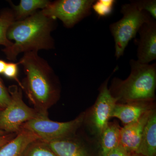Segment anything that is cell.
Listing matches in <instances>:
<instances>
[{
  "mask_svg": "<svg viewBox=\"0 0 156 156\" xmlns=\"http://www.w3.org/2000/svg\"><path fill=\"white\" fill-rule=\"evenodd\" d=\"M8 90L11 100L5 108L0 110V130L7 134H17L23 124L36 118L38 114L24 102L22 89L19 87L12 85Z\"/></svg>",
  "mask_w": 156,
  "mask_h": 156,
  "instance_id": "8992f818",
  "label": "cell"
},
{
  "mask_svg": "<svg viewBox=\"0 0 156 156\" xmlns=\"http://www.w3.org/2000/svg\"><path fill=\"white\" fill-rule=\"evenodd\" d=\"M40 139L33 132L22 129L16 136L0 148V156H23L27 146Z\"/></svg>",
  "mask_w": 156,
  "mask_h": 156,
  "instance_id": "4fadbf2b",
  "label": "cell"
},
{
  "mask_svg": "<svg viewBox=\"0 0 156 156\" xmlns=\"http://www.w3.org/2000/svg\"><path fill=\"white\" fill-rule=\"evenodd\" d=\"M95 0H57L51 2L43 14L56 20L58 19L66 28L73 27L91 13Z\"/></svg>",
  "mask_w": 156,
  "mask_h": 156,
  "instance_id": "52a82bcc",
  "label": "cell"
},
{
  "mask_svg": "<svg viewBox=\"0 0 156 156\" xmlns=\"http://www.w3.org/2000/svg\"><path fill=\"white\" fill-rule=\"evenodd\" d=\"M131 72L122 80L114 78L109 88L117 103L140 101H154L156 88V64H143L137 60L130 61Z\"/></svg>",
  "mask_w": 156,
  "mask_h": 156,
  "instance_id": "3957f363",
  "label": "cell"
},
{
  "mask_svg": "<svg viewBox=\"0 0 156 156\" xmlns=\"http://www.w3.org/2000/svg\"><path fill=\"white\" fill-rule=\"evenodd\" d=\"M86 112L81 113L74 119L67 122H55L48 116L38 114L36 118L23 125L21 129L33 132L40 139L48 142L76 135L84 123Z\"/></svg>",
  "mask_w": 156,
  "mask_h": 156,
  "instance_id": "5b68a950",
  "label": "cell"
},
{
  "mask_svg": "<svg viewBox=\"0 0 156 156\" xmlns=\"http://www.w3.org/2000/svg\"><path fill=\"white\" fill-rule=\"evenodd\" d=\"M140 10L147 13L153 19H156V0H142L135 1Z\"/></svg>",
  "mask_w": 156,
  "mask_h": 156,
  "instance_id": "ffe728a7",
  "label": "cell"
},
{
  "mask_svg": "<svg viewBox=\"0 0 156 156\" xmlns=\"http://www.w3.org/2000/svg\"><path fill=\"white\" fill-rule=\"evenodd\" d=\"M49 0H20L18 5L9 2L14 13L15 21L27 18L41 9H45L51 2Z\"/></svg>",
  "mask_w": 156,
  "mask_h": 156,
  "instance_id": "2e32d148",
  "label": "cell"
},
{
  "mask_svg": "<svg viewBox=\"0 0 156 156\" xmlns=\"http://www.w3.org/2000/svg\"><path fill=\"white\" fill-rule=\"evenodd\" d=\"M11 100V95L9 90L6 88L0 78V109H2L6 107Z\"/></svg>",
  "mask_w": 156,
  "mask_h": 156,
  "instance_id": "7402d4cb",
  "label": "cell"
},
{
  "mask_svg": "<svg viewBox=\"0 0 156 156\" xmlns=\"http://www.w3.org/2000/svg\"><path fill=\"white\" fill-rule=\"evenodd\" d=\"M18 63L25 75L21 82L22 89L38 114L48 116V110L57 102L61 92L53 69L35 51L24 53Z\"/></svg>",
  "mask_w": 156,
  "mask_h": 156,
  "instance_id": "6da1fadb",
  "label": "cell"
},
{
  "mask_svg": "<svg viewBox=\"0 0 156 156\" xmlns=\"http://www.w3.org/2000/svg\"><path fill=\"white\" fill-rule=\"evenodd\" d=\"M15 21L14 13L11 9H3L0 12V45L5 48L10 47L13 42L7 37L9 27Z\"/></svg>",
  "mask_w": 156,
  "mask_h": 156,
  "instance_id": "e0dca14e",
  "label": "cell"
},
{
  "mask_svg": "<svg viewBox=\"0 0 156 156\" xmlns=\"http://www.w3.org/2000/svg\"><path fill=\"white\" fill-rule=\"evenodd\" d=\"M56 20L43 14L41 10L24 20L14 21L9 27L7 37L13 44L2 50L6 58L16 61L20 53L55 48L51 33L55 29Z\"/></svg>",
  "mask_w": 156,
  "mask_h": 156,
  "instance_id": "7a4b0ae2",
  "label": "cell"
},
{
  "mask_svg": "<svg viewBox=\"0 0 156 156\" xmlns=\"http://www.w3.org/2000/svg\"><path fill=\"white\" fill-rule=\"evenodd\" d=\"M18 63L7 62L3 74L6 77L12 79L16 81L18 84L19 87L22 89L21 82L18 78Z\"/></svg>",
  "mask_w": 156,
  "mask_h": 156,
  "instance_id": "44dd1931",
  "label": "cell"
},
{
  "mask_svg": "<svg viewBox=\"0 0 156 156\" xmlns=\"http://www.w3.org/2000/svg\"><path fill=\"white\" fill-rule=\"evenodd\" d=\"M132 156H145L143 155L140 154H134Z\"/></svg>",
  "mask_w": 156,
  "mask_h": 156,
  "instance_id": "4316f807",
  "label": "cell"
},
{
  "mask_svg": "<svg viewBox=\"0 0 156 156\" xmlns=\"http://www.w3.org/2000/svg\"><path fill=\"white\" fill-rule=\"evenodd\" d=\"M0 110H1V109H0ZM7 134V133H5L4 131H2V130H0V135H3V134Z\"/></svg>",
  "mask_w": 156,
  "mask_h": 156,
  "instance_id": "484cf974",
  "label": "cell"
},
{
  "mask_svg": "<svg viewBox=\"0 0 156 156\" xmlns=\"http://www.w3.org/2000/svg\"><path fill=\"white\" fill-rule=\"evenodd\" d=\"M110 78V77H109ZM99 88V94L89 113L86 112L85 121L89 124L92 132L100 137L111 118V113L117 100L111 94L108 86L109 78Z\"/></svg>",
  "mask_w": 156,
  "mask_h": 156,
  "instance_id": "ba28073f",
  "label": "cell"
},
{
  "mask_svg": "<svg viewBox=\"0 0 156 156\" xmlns=\"http://www.w3.org/2000/svg\"><path fill=\"white\" fill-rule=\"evenodd\" d=\"M121 128L118 122H109L99 137L98 156H107L112 150L119 145Z\"/></svg>",
  "mask_w": 156,
  "mask_h": 156,
  "instance_id": "9a60e30c",
  "label": "cell"
},
{
  "mask_svg": "<svg viewBox=\"0 0 156 156\" xmlns=\"http://www.w3.org/2000/svg\"><path fill=\"white\" fill-rule=\"evenodd\" d=\"M116 1L114 0H98L95 1L92 6V9L100 17H105L112 11Z\"/></svg>",
  "mask_w": 156,
  "mask_h": 156,
  "instance_id": "d6986e66",
  "label": "cell"
},
{
  "mask_svg": "<svg viewBox=\"0 0 156 156\" xmlns=\"http://www.w3.org/2000/svg\"><path fill=\"white\" fill-rule=\"evenodd\" d=\"M154 109L147 112L135 122L121 127L119 145L132 155L137 153L144 129Z\"/></svg>",
  "mask_w": 156,
  "mask_h": 156,
  "instance_id": "30bf717a",
  "label": "cell"
},
{
  "mask_svg": "<svg viewBox=\"0 0 156 156\" xmlns=\"http://www.w3.org/2000/svg\"><path fill=\"white\" fill-rule=\"evenodd\" d=\"M46 143L58 156H93L76 135Z\"/></svg>",
  "mask_w": 156,
  "mask_h": 156,
  "instance_id": "7c38bea8",
  "label": "cell"
},
{
  "mask_svg": "<svg viewBox=\"0 0 156 156\" xmlns=\"http://www.w3.org/2000/svg\"><path fill=\"white\" fill-rule=\"evenodd\" d=\"M145 156H156V111L149 117L143 132L137 153Z\"/></svg>",
  "mask_w": 156,
  "mask_h": 156,
  "instance_id": "5bb4252c",
  "label": "cell"
},
{
  "mask_svg": "<svg viewBox=\"0 0 156 156\" xmlns=\"http://www.w3.org/2000/svg\"><path fill=\"white\" fill-rule=\"evenodd\" d=\"M7 63L5 61L0 59V74H3L5 68Z\"/></svg>",
  "mask_w": 156,
  "mask_h": 156,
  "instance_id": "d4e9b609",
  "label": "cell"
},
{
  "mask_svg": "<svg viewBox=\"0 0 156 156\" xmlns=\"http://www.w3.org/2000/svg\"><path fill=\"white\" fill-rule=\"evenodd\" d=\"M107 156H132V155L125 150L120 145L115 148Z\"/></svg>",
  "mask_w": 156,
  "mask_h": 156,
  "instance_id": "603a6c76",
  "label": "cell"
},
{
  "mask_svg": "<svg viewBox=\"0 0 156 156\" xmlns=\"http://www.w3.org/2000/svg\"><path fill=\"white\" fill-rule=\"evenodd\" d=\"M154 108V101H140L126 103H117L111 117L119 119L125 126L135 122L146 113Z\"/></svg>",
  "mask_w": 156,
  "mask_h": 156,
  "instance_id": "8fae6325",
  "label": "cell"
},
{
  "mask_svg": "<svg viewBox=\"0 0 156 156\" xmlns=\"http://www.w3.org/2000/svg\"><path fill=\"white\" fill-rule=\"evenodd\" d=\"M123 17L109 26V29L115 41V56H122L129 42L135 37L143 24L151 18L149 14L140 10L135 1L122 6Z\"/></svg>",
  "mask_w": 156,
  "mask_h": 156,
  "instance_id": "277c9868",
  "label": "cell"
},
{
  "mask_svg": "<svg viewBox=\"0 0 156 156\" xmlns=\"http://www.w3.org/2000/svg\"><path fill=\"white\" fill-rule=\"evenodd\" d=\"M23 156H58L48 144L41 139L31 143L26 149Z\"/></svg>",
  "mask_w": 156,
  "mask_h": 156,
  "instance_id": "ac0fdd59",
  "label": "cell"
},
{
  "mask_svg": "<svg viewBox=\"0 0 156 156\" xmlns=\"http://www.w3.org/2000/svg\"><path fill=\"white\" fill-rule=\"evenodd\" d=\"M139 40L137 49V60L149 64L156 58V22L151 18L138 30Z\"/></svg>",
  "mask_w": 156,
  "mask_h": 156,
  "instance_id": "9c48e42d",
  "label": "cell"
},
{
  "mask_svg": "<svg viewBox=\"0 0 156 156\" xmlns=\"http://www.w3.org/2000/svg\"><path fill=\"white\" fill-rule=\"evenodd\" d=\"M17 134H5L0 135V148L16 136Z\"/></svg>",
  "mask_w": 156,
  "mask_h": 156,
  "instance_id": "cb8c5ba5",
  "label": "cell"
}]
</instances>
